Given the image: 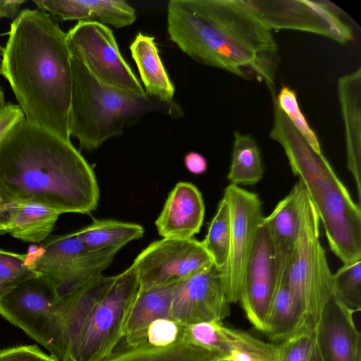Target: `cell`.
I'll list each match as a JSON object with an SVG mask.
<instances>
[{
	"label": "cell",
	"instance_id": "cell-1",
	"mask_svg": "<svg viewBox=\"0 0 361 361\" xmlns=\"http://www.w3.org/2000/svg\"><path fill=\"white\" fill-rule=\"evenodd\" d=\"M166 20L170 40L196 62L274 90L278 44L247 0H171Z\"/></svg>",
	"mask_w": 361,
	"mask_h": 361
},
{
	"label": "cell",
	"instance_id": "cell-2",
	"mask_svg": "<svg viewBox=\"0 0 361 361\" xmlns=\"http://www.w3.org/2000/svg\"><path fill=\"white\" fill-rule=\"evenodd\" d=\"M99 188L94 169L71 141L25 118L0 140V202H32L89 214Z\"/></svg>",
	"mask_w": 361,
	"mask_h": 361
},
{
	"label": "cell",
	"instance_id": "cell-3",
	"mask_svg": "<svg viewBox=\"0 0 361 361\" xmlns=\"http://www.w3.org/2000/svg\"><path fill=\"white\" fill-rule=\"evenodd\" d=\"M0 73L29 123L71 141V54L66 33L49 14L40 9L18 14L2 51Z\"/></svg>",
	"mask_w": 361,
	"mask_h": 361
},
{
	"label": "cell",
	"instance_id": "cell-4",
	"mask_svg": "<svg viewBox=\"0 0 361 361\" xmlns=\"http://www.w3.org/2000/svg\"><path fill=\"white\" fill-rule=\"evenodd\" d=\"M274 105L271 139L283 147L322 221L329 245L343 263L361 259V209L323 154L316 152L281 109Z\"/></svg>",
	"mask_w": 361,
	"mask_h": 361
},
{
	"label": "cell",
	"instance_id": "cell-5",
	"mask_svg": "<svg viewBox=\"0 0 361 361\" xmlns=\"http://www.w3.org/2000/svg\"><path fill=\"white\" fill-rule=\"evenodd\" d=\"M73 88L69 133L80 149L93 151L107 140L123 133L124 127L150 111L182 116L173 102L165 103L145 94L126 92L96 79L78 60L71 56Z\"/></svg>",
	"mask_w": 361,
	"mask_h": 361
},
{
	"label": "cell",
	"instance_id": "cell-6",
	"mask_svg": "<svg viewBox=\"0 0 361 361\" xmlns=\"http://www.w3.org/2000/svg\"><path fill=\"white\" fill-rule=\"evenodd\" d=\"M319 225L316 209L302 184L299 229L287 269L288 286L300 317L295 334L316 332L333 294V274L319 240Z\"/></svg>",
	"mask_w": 361,
	"mask_h": 361
},
{
	"label": "cell",
	"instance_id": "cell-7",
	"mask_svg": "<svg viewBox=\"0 0 361 361\" xmlns=\"http://www.w3.org/2000/svg\"><path fill=\"white\" fill-rule=\"evenodd\" d=\"M118 251L90 250L73 232L50 235L39 245H31L26 255L32 270L45 277L61 299L102 275Z\"/></svg>",
	"mask_w": 361,
	"mask_h": 361
},
{
	"label": "cell",
	"instance_id": "cell-8",
	"mask_svg": "<svg viewBox=\"0 0 361 361\" xmlns=\"http://www.w3.org/2000/svg\"><path fill=\"white\" fill-rule=\"evenodd\" d=\"M59 304L51 283L35 276L0 298V314L59 361H69Z\"/></svg>",
	"mask_w": 361,
	"mask_h": 361
},
{
	"label": "cell",
	"instance_id": "cell-9",
	"mask_svg": "<svg viewBox=\"0 0 361 361\" xmlns=\"http://www.w3.org/2000/svg\"><path fill=\"white\" fill-rule=\"evenodd\" d=\"M139 289L132 265L116 276L87 318L73 361H101L114 351Z\"/></svg>",
	"mask_w": 361,
	"mask_h": 361
},
{
	"label": "cell",
	"instance_id": "cell-10",
	"mask_svg": "<svg viewBox=\"0 0 361 361\" xmlns=\"http://www.w3.org/2000/svg\"><path fill=\"white\" fill-rule=\"evenodd\" d=\"M71 54L99 81L137 94H145L142 85L123 58L113 31L97 22L78 21L67 33Z\"/></svg>",
	"mask_w": 361,
	"mask_h": 361
},
{
	"label": "cell",
	"instance_id": "cell-11",
	"mask_svg": "<svg viewBox=\"0 0 361 361\" xmlns=\"http://www.w3.org/2000/svg\"><path fill=\"white\" fill-rule=\"evenodd\" d=\"M265 25L272 30L305 31L341 44L354 39L353 30L343 12L329 1L247 0Z\"/></svg>",
	"mask_w": 361,
	"mask_h": 361
},
{
	"label": "cell",
	"instance_id": "cell-12",
	"mask_svg": "<svg viewBox=\"0 0 361 361\" xmlns=\"http://www.w3.org/2000/svg\"><path fill=\"white\" fill-rule=\"evenodd\" d=\"M223 198L229 208L231 237L221 277L230 303H235L241 296L246 266L263 218L262 202L257 193L232 184L226 188Z\"/></svg>",
	"mask_w": 361,
	"mask_h": 361
},
{
	"label": "cell",
	"instance_id": "cell-13",
	"mask_svg": "<svg viewBox=\"0 0 361 361\" xmlns=\"http://www.w3.org/2000/svg\"><path fill=\"white\" fill-rule=\"evenodd\" d=\"M212 263L202 242L194 238H162L150 243L131 265L140 289L145 290L176 283Z\"/></svg>",
	"mask_w": 361,
	"mask_h": 361
},
{
	"label": "cell",
	"instance_id": "cell-14",
	"mask_svg": "<svg viewBox=\"0 0 361 361\" xmlns=\"http://www.w3.org/2000/svg\"><path fill=\"white\" fill-rule=\"evenodd\" d=\"M221 271L210 264L173 284L170 318L184 325L217 322L230 314Z\"/></svg>",
	"mask_w": 361,
	"mask_h": 361
},
{
	"label": "cell",
	"instance_id": "cell-15",
	"mask_svg": "<svg viewBox=\"0 0 361 361\" xmlns=\"http://www.w3.org/2000/svg\"><path fill=\"white\" fill-rule=\"evenodd\" d=\"M276 280L274 247L267 225L262 218L246 266L239 300L249 322L262 332L264 330L266 315Z\"/></svg>",
	"mask_w": 361,
	"mask_h": 361
},
{
	"label": "cell",
	"instance_id": "cell-16",
	"mask_svg": "<svg viewBox=\"0 0 361 361\" xmlns=\"http://www.w3.org/2000/svg\"><path fill=\"white\" fill-rule=\"evenodd\" d=\"M354 314L333 293L316 329L319 361H361V335Z\"/></svg>",
	"mask_w": 361,
	"mask_h": 361
},
{
	"label": "cell",
	"instance_id": "cell-17",
	"mask_svg": "<svg viewBox=\"0 0 361 361\" xmlns=\"http://www.w3.org/2000/svg\"><path fill=\"white\" fill-rule=\"evenodd\" d=\"M204 212L198 188L191 183L179 182L169 194L155 226L163 238H192L201 229Z\"/></svg>",
	"mask_w": 361,
	"mask_h": 361
},
{
	"label": "cell",
	"instance_id": "cell-18",
	"mask_svg": "<svg viewBox=\"0 0 361 361\" xmlns=\"http://www.w3.org/2000/svg\"><path fill=\"white\" fill-rule=\"evenodd\" d=\"M38 9L60 20L97 22L122 28L136 20L135 8L123 0H34Z\"/></svg>",
	"mask_w": 361,
	"mask_h": 361
},
{
	"label": "cell",
	"instance_id": "cell-19",
	"mask_svg": "<svg viewBox=\"0 0 361 361\" xmlns=\"http://www.w3.org/2000/svg\"><path fill=\"white\" fill-rule=\"evenodd\" d=\"M338 94L345 126L347 167L361 204V67L339 78Z\"/></svg>",
	"mask_w": 361,
	"mask_h": 361
},
{
	"label": "cell",
	"instance_id": "cell-20",
	"mask_svg": "<svg viewBox=\"0 0 361 361\" xmlns=\"http://www.w3.org/2000/svg\"><path fill=\"white\" fill-rule=\"evenodd\" d=\"M302 183L299 180L291 191L263 219L271 236L277 270V279L287 274L289 259L297 239L300 224V204Z\"/></svg>",
	"mask_w": 361,
	"mask_h": 361
},
{
	"label": "cell",
	"instance_id": "cell-21",
	"mask_svg": "<svg viewBox=\"0 0 361 361\" xmlns=\"http://www.w3.org/2000/svg\"><path fill=\"white\" fill-rule=\"evenodd\" d=\"M115 278L116 276L102 274L60 299L59 308L69 361H73L76 346L87 317Z\"/></svg>",
	"mask_w": 361,
	"mask_h": 361
},
{
	"label": "cell",
	"instance_id": "cell-22",
	"mask_svg": "<svg viewBox=\"0 0 361 361\" xmlns=\"http://www.w3.org/2000/svg\"><path fill=\"white\" fill-rule=\"evenodd\" d=\"M3 204L6 215L1 233H9L25 242L44 241L50 235L61 214L48 207L32 202Z\"/></svg>",
	"mask_w": 361,
	"mask_h": 361
},
{
	"label": "cell",
	"instance_id": "cell-23",
	"mask_svg": "<svg viewBox=\"0 0 361 361\" xmlns=\"http://www.w3.org/2000/svg\"><path fill=\"white\" fill-rule=\"evenodd\" d=\"M173 284L139 289L124 328L126 348L141 345L145 330L153 321L170 318Z\"/></svg>",
	"mask_w": 361,
	"mask_h": 361
},
{
	"label": "cell",
	"instance_id": "cell-24",
	"mask_svg": "<svg viewBox=\"0 0 361 361\" xmlns=\"http://www.w3.org/2000/svg\"><path fill=\"white\" fill-rule=\"evenodd\" d=\"M130 50L146 94L162 102H173L175 87L161 59L154 37L138 32Z\"/></svg>",
	"mask_w": 361,
	"mask_h": 361
},
{
	"label": "cell",
	"instance_id": "cell-25",
	"mask_svg": "<svg viewBox=\"0 0 361 361\" xmlns=\"http://www.w3.org/2000/svg\"><path fill=\"white\" fill-rule=\"evenodd\" d=\"M300 321V313L290 292L286 274L276 280L263 333L273 343L279 344L297 332Z\"/></svg>",
	"mask_w": 361,
	"mask_h": 361
},
{
	"label": "cell",
	"instance_id": "cell-26",
	"mask_svg": "<svg viewBox=\"0 0 361 361\" xmlns=\"http://www.w3.org/2000/svg\"><path fill=\"white\" fill-rule=\"evenodd\" d=\"M144 232V228L137 224L114 219H94L75 233L90 250H120L130 241L142 238Z\"/></svg>",
	"mask_w": 361,
	"mask_h": 361
},
{
	"label": "cell",
	"instance_id": "cell-27",
	"mask_svg": "<svg viewBox=\"0 0 361 361\" xmlns=\"http://www.w3.org/2000/svg\"><path fill=\"white\" fill-rule=\"evenodd\" d=\"M219 354L184 342L166 347L141 345L113 352L101 361H216Z\"/></svg>",
	"mask_w": 361,
	"mask_h": 361
},
{
	"label": "cell",
	"instance_id": "cell-28",
	"mask_svg": "<svg viewBox=\"0 0 361 361\" xmlns=\"http://www.w3.org/2000/svg\"><path fill=\"white\" fill-rule=\"evenodd\" d=\"M234 142L228 180L232 185H252L263 177L264 169L259 148L250 135L238 130L233 133Z\"/></svg>",
	"mask_w": 361,
	"mask_h": 361
},
{
	"label": "cell",
	"instance_id": "cell-29",
	"mask_svg": "<svg viewBox=\"0 0 361 361\" xmlns=\"http://www.w3.org/2000/svg\"><path fill=\"white\" fill-rule=\"evenodd\" d=\"M228 357L233 361H280L279 344L264 341L240 329L226 327Z\"/></svg>",
	"mask_w": 361,
	"mask_h": 361
},
{
	"label": "cell",
	"instance_id": "cell-30",
	"mask_svg": "<svg viewBox=\"0 0 361 361\" xmlns=\"http://www.w3.org/2000/svg\"><path fill=\"white\" fill-rule=\"evenodd\" d=\"M230 237L229 208L226 201L222 198L209 224L207 235L201 241L213 264L220 271L224 269L228 259Z\"/></svg>",
	"mask_w": 361,
	"mask_h": 361
},
{
	"label": "cell",
	"instance_id": "cell-31",
	"mask_svg": "<svg viewBox=\"0 0 361 361\" xmlns=\"http://www.w3.org/2000/svg\"><path fill=\"white\" fill-rule=\"evenodd\" d=\"M182 342L216 353L221 357H228L226 326L221 322H206L185 325Z\"/></svg>",
	"mask_w": 361,
	"mask_h": 361
},
{
	"label": "cell",
	"instance_id": "cell-32",
	"mask_svg": "<svg viewBox=\"0 0 361 361\" xmlns=\"http://www.w3.org/2000/svg\"><path fill=\"white\" fill-rule=\"evenodd\" d=\"M333 293L348 309L361 310V259L345 264L333 274Z\"/></svg>",
	"mask_w": 361,
	"mask_h": 361
},
{
	"label": "cell",
	"instance_id": "cell-33",
	"mask_svg": "<svg viewBox=\"0 0 361 361\" xmlns=\"http://www.w3.org/2000/svg\"><path fill=\"white\" fill-rule=\"evenodd\" d=\"M35 276L28 264L26 254L0 249V298Z\"/></svg>",
	"mask_w": 361,
	"mask_h": 361
},
{
	"label": "cell",
	"instance_id": "cell-34",
	"mask_svg": "<svg viewBox=\"0 0 361 361\" xmlns=\"http://www.w3.org/2000/svg\"><path fill=\"white\" fill-rule=\"evenodd\" d=\"M276 100L281 109L310 146L316 152L322 154L319 139L300 108L295 90L286 85L281 86L276 94Z\"/></svg>",
	"mask_w": 361,
	"mask_h": 361
},
{
	"label": "cell",
	"instance_id": "cell-35",
	"mask_svg": "<svg viewBox=\"0 0 361 361\" xmlns=\"http://www.w3.org/2000/svg\"><path fill=\"white\" fill-rule=\"evenodd\" d=\"M184 328V324L171 318L156 319L146 329L142 345L166 347L182 342Z\"/></svg>",
	"mask_w": 361,
	"mask_h": 361
},
{
	"label": "cell",
	"instance_id": "cell-36",
	"mask_svg": "<svg viewBox=\"0 0 361 361\" xmlns=\"http://www.w3.org/2000/svg\"><path fill=\"white\" fill-rule=\"evenodd\" d=\"M279 345L280 361H312L316 350V332L295 334Z\"/></svg>",
	"mask_w": 361,
	"mask_h": 361
},
{
	"label": "cell",
	"instance_id": "cell-37",
	"mask_svg": "<svg viewBox=\"0 0 361 361\" xmlns=\"http://www.w3.org/2000/svg\"><path fill=\"white\" fill-rule=\"evenodd\" d=\"M0 361H59L36 345H21L0 350Z\"/></svg>",
	"mask_w": 361,
	"mask_h": 361
},
{
	"label": "cell",
	"instance_id": "cell-38",
	"mask_svg": "<svg viewBox=\"0 0 361 361\" xmlns=\"http://www.w3.org/2000/svg\"><path fill=\"white\" fill-rule=\"evenodd\" d=\"M25 114L20 106L8 104L0 112V140L20 121Z\"/></svg>",
	"mask_w": 361,
	"mask_h": 361
},
{
	"label": "cell",
	"instance_id": "cell-39",
	"mask_svg": "<svg viewBox=\"0 0 361 361\" xmlns=\"http://www.w3.org/2000/svg\"><path fill=\"white\" fill-rule=\"evenodd\" d=\"M184 165L189 172L195 175L202 174L207 169L206 159L195 152H190L185 155Z\"/></svg>",
	"mask_w": 361,
	"mask_h": 361
},
{
	"label": "cell",
	"instance_id": "cell-40",
	"mask_svg": "<svg viewBox=\"0 0 361 361\" xmlns=\"http://www.w3.org/2000/svg\"><path fill=\"white\" fill-rule=\"evenodd\" d=\"M24 0H0V18H13L18 16Z\"/></svg>",
	"mask_w": 361,
	"mask_h": 361
},
{
	"label": "cell",
	"instance_id": "cell-41",
	"mask_svg": "<svg viewBox=\"0 0 361 361\" xmlns=\"http://www.w3.org/2000/svg\"><path fill=\"white\" fill-rule=\"evenodd\" d=\"M5 210L4 207V204L0 202V233L4 229V223L5 219Z\"/></svg>",
	"mask_w": 361,
	"mask_h": 361
},
{
	"label": "cell",
	"instance_id": "cell-42",
	"mask_svg": "<svg viewBox=\"0 0 361 361\" xmlns=\"http://www.w3.org/2000/svg\"><path fill=\"white\" fill-rule=\"evenodd\" d=\"M6 106L4 92L0 89V112L4 109Z\"/></svg>",
	"mask_w": 361,
	"mask_h": 361
},
{
	"label": "cell",
	"instance_id": "cell-43",
	"mask_svg": "<svg viewBox=\"0 0 361 361\" xmlns=\"http://www.w3.org/2000/svg\"><path fill=\"white\" fill-rule=\"evenodd\" d=\"M216 361H233L228 357H220Z\"/></svg>",
	"mask_w": 361,
	"mask_h": 361
},
{
	"label": "cell",
	"instance_id": "cell-44",
	"mask_svg": "<svg viewBox=\"0 0 361 361\" xmlns=\"http://www.w3.org/2000/svg\"><path fill=\"white\" fill-rule=\"evenodd\" d=\"M312 361H319V357L318 352L317 350V346H316V350H315V353H314V357L312 359Z\"/></svg>",
	"mask_w": 361,
	"mask_h": 361
},
{
	"label": "cell",
	"instance_id": "cell-45",
	"mask_svg": "<svg viewBox=\"0 0 361 361\" xmlns=\"http://www.w3.org/2000/svg\"><path fill=\"white\" fill-rule=\"evenodd\" d=\"M3 49L0 47V53L2 52Z\"/></svg>",
	"mask_w": 361,
	"mask_h": 361
}]
</instances>
